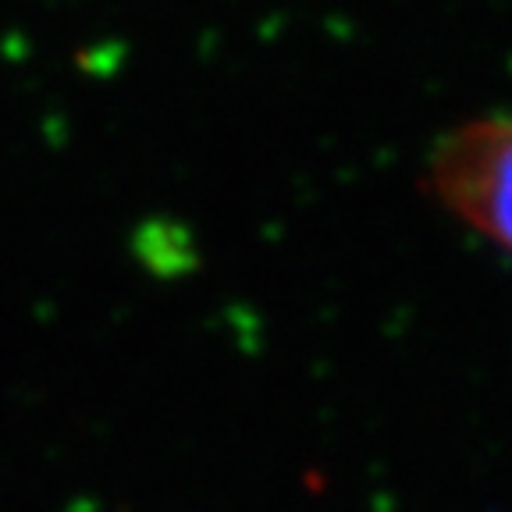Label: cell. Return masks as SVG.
Instances as JSON below:
<instances>
[{
	"mask_svg": "<svg viewBox=\"0 0 512 512\" xmlns=\"http://www.w3.org/2000/svg\"><path fill=\"white\" fill-rule=\"evenodd\" d=\"M431 196L480 239L512 256V118H473L427 157Z\"/></svg>",
	"mask_w": 512,
	"mask_h": 512,
	"instance_id": "1",
	"label": "cell"
}]
</instances>
